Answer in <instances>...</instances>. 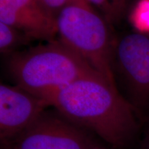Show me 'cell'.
Instances as JSON below:
<instances>
[{
    "instance_id": "8fae6325",
    "label": "cell",
    "mask_w": 149,
    "mask_h": 149,
    "mask_svg": "<svg viewBox=\"0 0 149 149\" xmlns=\"http://www.w3.org/2000/svg\"><path fill=\"white\" fill-rule=\"evenodd\" d=\"M46 12L56 19L59 12L71 0H36Z\"/></svg>"
},
{
    "instance_id": "277c9868",
    "label": "cell",
    "mask_w": 149,
    "mask_h": 149,
    "mask_svg": "<svg viewBox=\"0 0 149 149\" xmlns=\"http://www.w3.org/2000/svg\"><path fill=\"white\" fill-rule=\"evenodd\" d=\"M112 68L120 93L144 122L149 117V35L135 31L114 40Z\"/></svg>"
},
{
    "instance_id": "30bf717a",
    "label": "cell",
    "mask_w": 149,
    "mask_h": 149,
    "mask_svg": "<svg viewBox=\"0 0 149 149\" xmlns=\"http://www.w3.org/2000/svg\"><path fill=\"white\" fill-rule=\"evenodd\" d=\"M93 6L96 7L103 13L107 20L113 22L119 19L122 11L117 5L116 0H86Z\"/></svg>"
},
{
    "instance_id": "9a60e30c",
    "label": "cell",
    "mask_w": 149,
    "mask_h": 149,
    "mask_svg": "<svg viewBox=\"0 0 149 149\" xmlns=\"http://www.w3.org/2000/svg\"><path fill=\"white\" fill-rule=\"evenodd\" d=\"M102 141H100V142H99L98 144H97L96 145H95L94 146L92 147L91 149H112L110 148L109 146H105V145L102 144Z\"/></svg>"
},
{
    "instance_id": "7c38bea8",
    "label": "cell",
    "mask_w": 149,
    "mask_h": 149,
    "mask_svg": "<svg viewBox=\"0 0 149 149\" xmlns=\"http://www.w3.org/2000/svg\"><path fill=\"white\" fill-rule=\"evenodd\" d=\"M140 139H149V117L143 122Z\"/></svg>"
},
{
    "instance_id": "4fadbf2b",
    "label": "cell",
    "mask_w": 149,
    "mask_h": 149,
    "mask_svg": "<svg viewBox=\"0 0 149 149\" xmlns=\"http://www.w3.org/2000/svg\"><path fill=\"white\" fill-rule=\"evenodd\" d=\"M137 149H149V139H140L137 146Z\"/></svg>"
},
{
    "instance_id": "9c48e42d",
    "label": "cell",
    "mask_w": 149,
    "mask_h": 149,
    "mask_svg": "<svg viewBox=\"0 0 149 149\" xmlns=\"http://www.w3.org/2000/svg\"><path fill=\"white\" fill-rule=\"evenodd\" d=\"M130 24L137 32L149 35V0H138L130 13Z\"/></svg>"
},
{
    "instance_id": "7a4b0ae2",
    "label": "cell",
    "mask_w": 149,
    "mask_h": 149,
    "mask_svg": "<svg viewBox=\"0 0 149 149\" xmlns=\"http://www.w3.org/2000/svg\"><path fill=\"white\" fill-rule=\"evenodd\" d=\"M8 70L16 86L48 103L76 80L99 73L60 40L13 54Z\"/></svg>"
},
{
    "instance_id": "5b68a950",
    "label": "cell",
    "mask_w": 149,
    "mask_h": 149,
    "mask_svg": "<svg viewBox=\"0 0 149 149\" xmlns=\"http://www.w3.org/2000/svg\"><path fill=\"white\" fill-rule=\"evenodd\" d=\"M100 141L55 109H46L6 149H91Z\"/></svg>"
},
{
    "instance_id": "ba28073f",
    "label": "cell",
    "mask_w": 149,
    "mask_h": 149,
    "mask_svg": "<svg viewBox=\"0 0 149 149\" xmlns=\"http://www.w3.org/2000/svg\"><path fill=\"white\" fill-rule=\"evenodd\" d=\"M31 39L19 30L0 22V51L8 54Z\"/></svg>"
},
{
    "instance_id": "3957f363",
    "label": "cell",
    "mask_w": 149,
    "mask_h": 149,
    "mask_svg": "<svg viewBox=\"0 0 149 149\" xmlns=\"http://www.w3.org/2000/svg\"><path fill=\"white\" fill-rule=\"evenodd\" d=\"M59 40L116 85L112 68L114 40L106 22L86 0H71L56 17Z\"/></svg>"
},
{
    "instance_id": "5bb4252c",
    "label": "cell",
    "mask_w": 149,
    "mask_h": 149,
    "mask_svg": "<svg viewBox=\"0 0 149 149\" xmlns=\"http://www.w3.org/2000/svg\"><path fill=\"white\" fill-rule=\"evenodd\" d=\"M127 1L128 0H116L117 5H118V6L120 7V8L121 9V10L122 11V13L123 11L124 10V8H125Z\"/></svg>"
},
{
    "instance_id": "52a82bcc",
    "label": "cell",
    "mask_w": 149,
    "mask_h": 149,
    "mask_svg": "<svg viewBox=\"0 0 149 149\" xmlns=\"http://www.w3.org/2000/svg\"><path fill=\"white\" fill-rule=\"evenodd\" d=\"M0 22L30 39L51 42L57 35L56 19L36 0H0Z\"/></svg>"
},
{
    "instance_id": "6da1fadb",
    "label": "cell",
    "mask_w": 149,
    "mask_h": 149,
    "mask_svg": "<svg viewBox=\"0 0 149 149\" xmlns=\"http://www.w3.org/2000/svg\"><path fill=\"white\" fill-rule=\"evenodd\" d=\"M50 106L112 149L136 148L143 121L117 86L95 73L55 93Z\"/></svg>"
},
{
    "instance_id": "8992f818",
    "label": "cell",
    "mask_w": 149,
    "mask_h": 149,
    "mask_svg": "<svg viewBox=\"0 0 149 149\" xmlns=\"http://www.w3.org/2000/svg\"><path fill=\"white\" fill-rule=\"evenodd\" d=\"M51 107L20 87L0 85V144L6 149Z\"/></svg>"
}]
</instances>
